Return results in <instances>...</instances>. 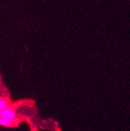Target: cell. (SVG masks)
Masks as SVG:
<instances>
[{"instance_id":"1","label":"cell","mask_w":130,"mask_h":131,"mask_svg":"<svg viewBox=\"0 0 130 131\" xmlns=\"http://www.w3.org/2000/svg\"><path fill=\"white\" fill-rule=\"evenodd\" d=\"M0 118L6 120L12 121L14 123H17V116H16L15 111L9 107L0 111Z\"/></svg>"},{"instance_id":"2","label":"cell","mask_w":130,"mask_h":131,"mask_svg":"<svg viewBox=\"0 0 130 131\" xmlns=\"http://www.w3.org/2000/svg\"><path fill=\"white\" fill-rule=\"evenodd\" d=\"M13 124H14V123L12 122V121L6 120V119H3L0 118V126H5V127H9V126H13Z\"/></svg>"},{"instance_id":"3","label":"cell","mask_w":130,"mask_h":131,"mask_svg":"<svg viewBox=\"0 0 130 131\" xmlns=\"http://www.w3.org/2000/svg\"><path fill=\"white\" fill-rule=\"evenodd\" d=\"M8 106H9V102L6 100L0 99V111L8 108Z\"/></svg>"}]
</instances>
